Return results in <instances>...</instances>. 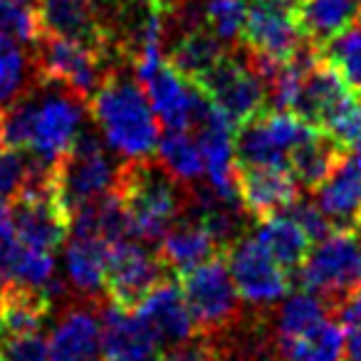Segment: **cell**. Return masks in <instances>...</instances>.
Wrapping results in <instances>:
<instances>
[{"label":"cell","instance_id":"17","mask_svg":"<svg viewBox=\"0 0 361 361\" xmlns=\"http://www.w3.org/2000/svg\"><path fill=\"white\" fill-rule=\"evenodd\" d=\"M314 203L334 231L361 228V151L349 149L314 191Z\"/></svg>","mask_w":361,"mask_h":361},{"label":"cell","instance_id":"34","mask_svg":"<svg viewBox=\"0 0 361 361\" xmlns=\"http://www.w3.org/2000/svg\"><path fill=\"white\" fill-rule=\"evenodd\" d=\"M0 32L16 40L18 45H35L42 27L37 13L30 6H23L16 0H0Z\"/></svg>","mask_w":361,"mask_h":361},{"label":"cell","instance_id":"29","mask_svg":"<svg viewBox=\"0 0 361 361\" xmlns=\"http://www.w3.org/2000/svg\"><path fill=\"white\" fill-rule=\"evenodd\" d=\"M156 159L186 188L201 183L206 176L201 146L196 136H191L188 131H166V136L159 139V146H156Z\"/></svg>","mask_w":361,"mask_h":361},{"label":"cell","instance_id":"42","mask_svg":"<svg viewBox=\"0 0 361 361\" xmlns=\"http://www.w3.org/2000/svg\"><path fill=\"white\" fill-rule=\"evenodd\" d=\"M356 149H359V151H361V141H359V146H356Z\"/></svg>","mask_w":361,"mask_h":361},{"label":"cell","instance_id":"32","mask_svg":"<svg viewBox=\"0 0 361 361\" xmlns=\"http://www.w3.org/2000/svg\"><path fill=\"white\" fill-rule=\"evenodd\" d=\"M319 57L354 92L361 94V27H346L344 32L331 37L326 45L319 47Z\"/></svg>","mask_w":361,"mask_h":361},{"label":"cell","instance_id":"3","mask_svg":"<svg viewBox=\"0 0 361 361\" xmlns=\"http://www.w3.org/2000/svg\"><path fill=\"white\" fill-rule=\"evenodd\" d=\"M30 136L25 151L42 166L55 169V164L72 149L80 134L87 129L90 102L77 92L40 80L30 92Z\"/></svg>","mask_w":361,"mask_h":361},{"label":"cell","instance_id":"39","mask_svg":"<svg viewBox=\"0 0 361 361\" xmlns=\"http://www.w3.org/2000/svg\"><path fill=\"white\" fill-rule=\"evenodd\" d=\"M6 146V136H3V119H0V151Z\"/></svg>","mask_w":361,"mask_h":361},{"label":"cell","instance_id":"14","mask_svg":"<svg viewBox=\"0 0 361 361\" xmlns=\"http://www.w3.org/2000/svg\"><path fill=\"white\" fill-rule=\"evenodd\" d=\"M99 307L102 300L80 297L62 310L47 341V361H104Z\"/></svg>","mask_w":361,"mask_h":361},{"label":"cell","instance_id":"36","mask_svg":"<svg viewBox=\"0 0 361 361\" xmlns=\"http://www.w3.org/2000/svg\"><path fill=\"white\" fill-rule=\"evenodd\" d=\"M0 361H47V341L40 331L0 336Z\"/></svg>","mask_w":361,"mask_h":361},{"label":"cell","instance_id":"2","mask_svg":"<svg viewBox=\"0 0 361 361\" xmlns=\"http://www.w3.org/2000/svg\"><path fill=\"white\" fill-rule=\"evenodd\" d=\"M124 201L131 233L141 243H156L186 216L188 188L161 166L159 159L124 161L114 188Z\"/></svg>","mask_w":361,"mask_h":361},{"label":"cell","instance_id":"41","mask_svg":"<svg viewBox=\"0 0 361 361\" xmlns=\"http://www.w3.org/2000/svg\"><path fill=\"white\" fill-rule=\"evenodd\" d=\"M208 361H223V359H221V356H218V351H216V354H213V356H211V359H208Z\"/></svg>","mask_w":361,"mask_h":361},{"label":"cell","instance_id":"31","mask_svg":"<svg viewBox=\"0 0 361 361\" xmlns=\"http://www.w3.org/2000/svg\"><path fill=\"white\" fill-rule=\"evenodd\" d=\"M329 314H331V310L326 307V302L322 300V297L312 295V292L297 290V292H292V295H285L280 300V307H277L270 317L272 339L302 334V331H307L310 326L326 319Z\"/></svg>","mask_w":361,"mask_h":361},{"label":"cell","instance_id":"9","mask_svg":"<svg viewBox=\"0 0 361 361\" xmlns=\"http://www.w3.org/2000/svg\"><path fill=\"white\" fill-rule=\"evenodd\" d=\"M314 131V126L292 111L265 109L235 129V164L287 169L292 149L310 139Z\"/></svg>","mask_w":361,"mask_h":361},{"label":"cell","instance_id":"4","mask_svg":"<svg viewBox=\"0 0 361 361\" xmlns=\"http://www.w3.org/2000/svg\"><path fill=\"white\" fill-rule=\"evenodd\" d=\"M124 161L109 151L104 139L97 131L85 129L72 149L55 164L52 183L65 211L75 213L77 208L94 203L111 193L119 183V173Z\"/></svg>","mask_w":361,"mask_h":361},{"label":"cell","instance_id":"43","mask_svg":"<svg viewBox=\"0 0 361 361\" xmlns=\"http://www.w3.org/2000/svg\"><path fill=\"white\" fill-rule=\"evenodd\" d=\"M359 23H361V16H359Z\"/></svg>","mask_w":361,"mask_h":361},{"label":"cell","instance_id":"18","mask_svg":"<svg viewBox=\"0 0 361 361\" xmlns=\"http://www.w3.org/2000/svg\"><path fill=\"white\" fill-rule=\"evenodd\" d=\"M134 312L154 331L164 351L173 349V346L183 344L198 334V326L193 322V314L183 300V292H180L176 277H166L161 285H156L134 307Z\"/></svg>","mask_w":361,"mask_h":361},{"label":"cell","instance_id":"24","mask_svg":"<svg viewBox=\"0 0 361 361\" xmlns=\"http://www.w3.org/2000/svg\"><path fill=\"white\" fill-rule=\"evenodd\" d=\"M272 341H275V361H344L346 356L344 326L331 317L302 334Z\"/></svg>","mask_w":361,"mask_h":361},{"label":"cell","instance_id":"13","mask_svg":"<svg viewBox=\"0 0 361 361\" xmlns=\"http://www.w3.org/2000/svg\"><path fill=\"white\" fill-rule=\"evenodd\" d=\"M245 3L247 11L240 45L275 62L292 60L307 42L297 27V0H245Z\"/></svg>","mask_w":361,"mask_h":361},{"label":"cell","instance_id":"40","mask_svg":"<svg viewBox=\"0 0 361 361\" xmlns=\"http://www.w3.org/2000/svg\"><path fill=\"white\" fill-rule=\"evenodd\" d=\"M16 3H23V6H30V3H35V0H16Z\"/></svg>","mask_w":361,"mask_h":361},{"label":"cell","instance_id":"21","mask_svg":"<svg viewBox=\"0 0 361 361\" xmlns=\"http://www.w3.org/2000/svg\"><path fill=\"white\" fill-rule=\"evenodd\" d=\"M226 52L228 47L206 25L186 27L164 42L166 62L188 82L206 75Z\"/></svg>","mask_w":361,"mask_h":361},{"label":"cell","instance_id":"12","mask_svg":"<svg viewBox=\"0 0 361 361\" xmlns=\"http://www.w3.org/2000/svg\"><path fill=\"white\" fill-rule=\"evenodd\" d=\"M226 260L243 302L257 310L277 305L290 292L292 275L277 265V260L255 235L238 238L228 247Z\"/></svg>","mask_w":361,"mask_h":361},{"label":"cell","instance_id":"25","mask_svg":"<svg viewBox=\"0 0 361 361\" xmlns=\"http://www.w3.org/2000/svg\"><path fill=\"white\" fill-rule=\"evenodd\" d=\"M344 146H339L331 139L326 131L317 129L307 141H302L300 146H295L287 159V169H290L292 178L300 186V191H312L324 183L326 176L334 171V166L339 164V159L344 156Z\"/></svg>","mask_w":361,"mask_h":361},{"label":"cell","instance_id":"1","mask_svg":"<svg viewBox=\"0 0 361 361\" xmlns=\"http://www.w3.org/2000/svg\"><path fill=\"white\" fill-rule=\"evenodd\" d=\"M90 116H94L106 146L121 161H139L154 156L159 146L161 124L149 104L134 67H114L94 97L90 99Z\"/></svg>","mask_w":361,"mask_h":361},{"label":"cell","instance_id":"19","mask_svg":"<svg viewBox=\"0 0 361 361\" xmlns=\"http://www.w3.org/2000/svg\"><path fill=\"white\" fill-rule=\"evenodd\" d=\"M99 317L104 361H161L164 349L159 339L134 310H121L106 300L99 307Z\"/></svg>","mask_w":361,"mask_h":361},{"label":"cell","instance_id":"10","mask_svg":"<svg viewBox=\"0 0 361 361\" xmlns=\"http://www.w3.org/2000/svg\"><path fill=\"white\" fill-rule=\"evenodd\" d=\"M134 75L144 87L149 104L166 131H188L196 119L203 92L186 77H180L166 62L164 52L151 50L134 62Z\"/></svg>","mask_w":361,"mask_h":361},{"label":"cell","instance_id":"38","mask_svg":"<svg viewBox=\"0 0 361 361\" xmlns=\"http://www.w3.org/2000/svg\"><path fill=\"white\" fill-rule=\"evenodd\" d=\"M13 235V221H11V203L0 198V238Z\"/></svg>","mask_w":361,"mask_h":361},{"label":"cell","instance_id":"7","mask_svg":"<svg viewBox=\"0 0 361 361\" xmlns=\"http://www.w3.org/2000/svg\"><path fill=\"white\" fill-rule=\"evenodd\" d=\"M178 287L193 314L198 334L216 339L243 319V297L228 270L226 255L213 257L180 275Z\"/></svg>","mask_w":361,"mask_h":361},{"label":"cell","instance_id":"16","mask_svg":"<svg viewBox=\"0 0 361 361\" xmlns=\"http://www.w3.org/2000/svg\"><path fill=\"white\" fill-rule=\"evenodd\" d=\"M235 183L243 211L257 223L285 213L300 198V186L287 169L235 166Z\"/></svg>","mask_w":361,"mask_h":361},{"label":"cell","instance_id":"22","mask_svg":"<svg viewBox=\"0 0 361 361\" xmlns=\"http://www.w3.org/2000/svg\"><path fill=\"white\" fill-rule=\"evenodd\" d=\"M361 16V0H297L295 18L302 37L322 47L351 27Z\"/></svg>","mask_w":361,"mask_h":361},{"label":"cell","instance_id":"27","mask_svg":"<svg viewBox=\"0 0 361 361\" xmlns=\"http://www.w3.org/2000/svg\"><path fill=\"white\" fill-rule=\"evenodd\" d=\"M52 314V300L45 290L23 285H8L0 297V336H18L40 331Z\"/></svg>","mask_w":361,"mask_h":361},{"label":"cell","instance_id":"30","mask_svg":"<svg viewBox=\"0 0 361 361\" xmlns=\"http://www.w3.org/2000/svg\"><path fill=\"white\" fill-rule=\"evenodd\" d=\"M37 82L40 77L32 57H27L23 45L0 32V111L25 97Z\"/></svg>","mask_w":361,"mask_h":361},{"label":"cell","instance_id":"15","mask_svg":"<svg viewBox=\"0 0 361 361\" xmlns=\"http://www.w3.org/2000/svg\"><path fill=\"white\" fill-rule=\"evenodd\" d=\"M37 20L42 32L77 40L82 45L97 50L111 67H124L126 62L119 60L109 45L104 27L94 13L92 0H37ZM131 67V65H129Z\"/></svg>","mask_w":361,"mask_h":361},{"label":"cell","instance_id":"8","mask_svg":"<svg viewBox=\"0 0 361 361\" xmlns=\"http://www.w3.org/2000/svg\"><path fill=\"white\" fill-rule=\"evenodd\" d=\"M32 62L40 80L57 82L87 102L94 97L104 77L114 70L97 50L52 32H40L32 45Z\"/></svg>","mask_w":361,"mask_h":361},{"label":"cell","instance_id":"6","mask_svg":"<svg viewBox=\"0 0 361 361\" xmlns=\"http://www.w3.org/2000/svg\"><path fill=\"white\" fill-rule=\"evenodd\" d=\"M193 85L211 99L213 106L231 119V124L240 126L252 116L262 114L270 104V90L262 72L257 70L250 50L235 45L211 67Z\"/></svg>","mask_w":361,"mask_h":361},{"label":"cell","instance_id":"11","mask_svg":"<svg viewBox=\"0 0 361 361\" xmlns=\"http://www.w3.org/2000/svg\"><path fill=\"white\" fill-rule=\"evenodd\" d=\"M173 277L159 252L141 240H121L109 245L104 272V297L121 310H134L156 285Z\"/></svg>","mask_w":361,"mask_h":361},{"label":"cell","instance_id":"26","mask_svg":"<svg viewBox=\"0 0 361 361\" xmlns=\"http://www.w3.org/2000/svg\"><path fill=\"white\" fill-rule=\"evenodd\" d=\"M0 272L13 285L47 290L57 277V262L52 252L25 245L16 235H6L0 238Z\"/></svg>","mask_w":361,"mask_h":361},{"label":"cell","instance_id":"5","mask_svg":"<svg viewBox=\"0 0 361 361\" xmlns=\"http://www.w3.org/2000/svg\"><path fill=\"white\" fill-rule=\"evenodd\" d=\"M295 277L302 290L322 297L336 314L361 290V228L331 231L319 243H312Z\"/></svg>","mask_w":361,"mask_h":361},{"label":"cell","instance_id":"28","mask_svg":"<svg viewBox=\"0 0 361 361\" xmlns=\"http://www.w3.org/2000/svg\"><path fill=\"white\" fill-rule=\"evenodd\" d=\"M255 238L267 247V252L275 257L277 265L290 272L292 277L300 272L302 262H305L307 252L312 247V240L307 238V233L287 213L260 221Z\"/></svg>","mask_w":361,"mask_h":361},{"label":"cell","instance_id":"37","mask_svg":"<svg viewBox=\"0 0 361 361\" xmlns=\"http://www.w3.org/2000/svg\"><path fill=\"white\" fill-rule=\"evenodd\" d=\"M285 213L292 218V221H297V226L307 233V238H310L312 243H319L322 238H326L331 231H334L331 223L324 218V213L317 208L314 198H312V201L310 198H297Z\"/></svg>","mask_w":361,"mask_h":361},{"label":"cell","instance_id":"35","mask_svg":"<svg viewBox=\"0 0 361 361\" xmlns=\"http://www.w3.org/2000/svg\"><path fill=\"white\" fill-rule=\"evenodd\" d=\"M32 176L30 156L23 154V149L8 146L0 151V198L6 203H13L27 188Z\"/></svg>","mask_w":361,"mask_h":361},{"label":"cell","instance_id":"33","mask_svg":"<svg viewBox=\"0 0 361 361\" xmlns=\"http://www.w3.org/2000/svg\"><path fill=\"white\" fill-rule=\"evenodd\" d=\"M245 11V0H208L203 6V23L231 50V47L240 45Z\"/></svg>","mask_w":361,"mask_h":361},{"label":"cell","instance_id":"20","mask_svg":"<svg viewBox=\"0 0 361 361\" xmlns=\"http://www.w3.org/2000/svg\"><path fill=\"white\" fill-rule=\"evenodd\" d=\"M156 252L173 277L186 275L193 267L203 265L218 255H226V250L218 245L211 231L188 213L161 238Z\"/></svg>","mask_w":361,"mask_h":361},{"label":"cell","instance_id":"23","mask_svg":"<svg viewBox=\"0 0 361 361\" xmlns=\"http://www.w3.org/2000/svg\"><path fill=\"white\" fill-rule=\"evenodd\" d=\"M109 245L99 238L72 235L65 247V272L72 290L85 300H102Z\"/></svg>","mask_w":361,"mask_h":361}]
</instances>
